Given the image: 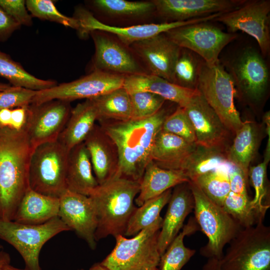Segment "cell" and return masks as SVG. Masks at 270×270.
<instances>
[{
	"mask_svg": "<svg viewBox=\"0 0 270 270\" xmlns=\"http://www.w3.org/2000/svg\"><path fill=\"white\" fill-rule=\"evenodd\" d=\"M168 115L160 109L144 119L100 122V126L116 144L118 153L117 175L140 182L148 164L156 135Z\"/></svg>",
	"mask_w": 270,
	"mask_h": 270,
	"instance_id": "6da1fadb",
	"label": "cell"
},
{
	"mask_svg": "<svg viewBox=\"0 0 270 270\" xmlns=\"http://www.w3.org/2000/svg\"><path fill=\"white\" fill-rule=\"evenodd\" d=\"M33 152L24 129L0 126V218L13 220L30 188L28 174Z\"/></svg>",
	"mask_w": 270,
	"mask_h": 270,
	"instance_id": "7a4b0ae2",
	"label": "cell"
},
{
	"mask_svg": "<svg viewBox=\"0 0 270 270\" xmlns=\"http://www.w3.org/2000/svg\"><path fill=\"white\" fill-rule=\"evenodd\" d=\"M140 182L116 174L98 184L90 194L97 218L96 241L111 235L124 236L128 222L136 208L134 204Z\"/></svg>",
	"mask_w": 270,
	"mask_h": 270,
	"instance_id": "3957f363",
	"label": "cell"
},
{
	"mask_svg": "<svg viewBox=\"0 0 270 270\" xmlns=\"http://www.w3.org/2000/svg\"><path fill=\"white\" fill-rule=\"evenodd\" d=\"M162 220L161 217L130 238L123 235L115 236L114 248L100 264L110 270H152L158 268L160 258L158 241Z\"/></svg>",
	"mask_w": 270,
	"mask_h": 270,
	"instance_id": "277c9868",
	"label": "cell"
},
{
	"mask_svg": "<svg viewBox=\"0 0 270 270\" xmlns=\"http://www.w3.org/2000/svg\"><path fill=\"white\" fill-rule=\"evenodd\" d=\"M194 200L195 220L208 238L202 254L220 260L224 246L234 237L240 226L224 208L208 198L192 182H189Z\"/></svg>",
	"mask_w": 270,
	"mask_h": 270,
	"instance_id": "5b68a950",
	"label": "cell"
},
{
	"mask_svg": "<svg viewBox=\"0 0 270 270\" xmlns=\"http://www.w3.org/2000/svg\"><path fill=\"white\" fill-rule=\"evenodd\" d=\"M220 260V270H270V228L263 224L241 228Z\"/></svg>",
	"mask_w": 270,
	"mask_h": 270,
	"instance_id": "8992f818",
	"label": "cell"
},
{
	"mask_svg": "<svg viewBox=\"0 0 270 270\" xmlns=\"http://www.w3.org/2000/svg\"><path fill=\"white\" fill-rule=\"evenodd\" d=\"M70 151L58 140L35 148L30 163V188L42 194L60 198L66 190V178Z\"/></svg>",
	"mask_w": 270,
	"mask_h": 270,
	"instance_id": "52a82bcc",
	"label": "cell"
},
{
	"mask_svg": "<svg viewBox=\"0 0 270 270\" xmlns=\"http://www.w3.org/2000/svg\"><path fill=\"white\" fill-rule=\"evenodd\" d=\"M196 89L228 130L235 135L244 122L234 104L236 90L233 80L220 62L212 66L202 62Z\"/></svg>",
	"mask_w": 270,
	"mask_h": 270,
	"instance_id": "ba28073f",
	"label": "cell"
},
{
	"mask_svg": "<svg viewBox=\"0 0 270 270\" xmlns=\"http://www.w3.org/2000/svg\"><path fill=\"white\" fill-rule=\"evenodd\" d=\"M71 230L56 216L40 224H27L0 218V239L20 253L26 270H41L39 256L43 246L56 234Z\"/></svg>",
	"mask_w": 270,
	"mask_h": 270,
	"instance_id": "9c48e42d",
	"label": "cell"
},
{
	"mask_svg": "<svg viewBox=\"0 0 270 270\" xmlns=\"http://www.w3.org/2000/svg\"><path fill=\"white\" fill-rule=\"evenodd\" d=\"M164 34L179 47L194 52L210 66L220 62L222 49L237 36L208 22L178 27Z\"/></svg>",
	"mask_w": 270,
	"mask_h": 270,
	"instance_id": "30bf717a",
	"label": "cell"
},
{
	"mask_svg": "<svg viewBox=\"0 0 270 270\" xmlns=\"http://www.w3.org/2000/svg\"><path fill=\"white\" fill-rule=\"evenodd\" d=\"M126 76L94 70L76 80L38 91L31 104L60 100L70 102L94 98L122 88Z\"/></svg>",
	"mask_w": 270,
	"mask_h": 270,
	"instance_id": "8fae6325",
	"label": "cell"
},
{
	"mask_svg": "<svg viewBox=\"0 0 270 270\" xmlns=\"http://www.w3.org/2000/svg\"><path fill=\"white\" fill-rule=\"evenodd\" d=\"M72 110L70 102L60 100L28 106L24 130L33 150L42 144L58 140Z\"/></svg>",
	"mask_w": 270,
	"mask_h": 270,
	"instance_id": "7c38bea8",
	"label": "cell"
},
{
	"mask_svg": "<svg viewBox=\"0 0 270 270\" xmlns=\"http://www.w3.org/2000/svg\"><path fill=\"white\" fill-rule=\"evenodd\" d=\"M225 66L235 88L242 96L254 103L263 99L270 76L266 62L258 52L247 48Z\"/></svg>",
	"mask_w": 270,
	"mask_h": 270,
	"instance_id": "4fadbf2b",
	"label": "cell"
},
{
	"mask_svg": "<svg viewBox=\"0 0 270 270\" xmlns=\"http://www.w3.org/2000/svg\"><path fill=\"white\" fill-rule=\"evenodd\" d=\"M269 0H246L241 6L220 15L214 20L224 24L230 33L242 31L257 41L263 56L270 50Z\"/></svg>",
	"mask_w": 270,
	"mask_h": 270,
	"instance_id": "5bb4252c",
	"label": "cell"
},
{
	"mask_svg": "<svg viewBox=\"0 0 270 270\" xmlns=\"http://www.w3.org/2000/svg\"><path fill=\"white\" fill-rule=\"evenodd\" d=\"M80 24V32L87 34L93 30L101 31L116 36L123 44L130 46L132 44L154 36L164 34L170 30L184 26L206 22L208 16L194 18L184 21L164 22L160 24H148L120 27L105 24L87 10L80 8L76 10V17Z\"/></svg>",
	"mask_w": 270,
	"mask_h": 270,
	"instance_id": "9a60e30c",
	"label": "cell"
},
{
	"mask_svg": "<svg viewBox=\"0 0 270 270\" xmlns=\"http://www.w3.org/2000/svg\"><path fill=\"white\" fill-rule=\"evenodd\" d=\"M59 198L58 216L71 230L85 240L92 249H94L98 222L90 198L66 189Z\"/></svg>",
	"mask_w": 270,
	"mask_h": 270,
	"instance_id": "2e32d148",
	"label": "cell"
},
{
	"mask_svg": "<svg viewBox=\"0 0 270 270\" xmlns=\"http://www.w3.org/2000/svg\"><path fill=\"white\" fill-rule=\"evenodd\" d=\"M184 108L192 122L196 144L226 148L231 132L198 90Z\"/></svg>",
	"mask_w": 270,
	"mask_h": 270,
	"instance_id": "e0dca14e",
	"label": "cell"
},
{
	"mask_svg": "<svg viewBox=\"0 0 270 270\" xmlns=\"http://www.w3.org/2000/svg\"><path fill=\"white\" fill-rule=\"evenodd\" d=\"M90 33L95 46V70L124 76L146 73L122 42L101 31L93 30Z\"/></svg>",
	"mask_w": 270,
	"mask_h": 270,
	"instance_id": "ac0fdd59",
	"label": "cell"
},
{
	"mask_svg": "<svg viewBox=\"0 0 270 270\" xmlns=\"http://www.w3.org/2000/svg\"><path fill=\"white\" fill-rule=\"evenodd\" d=\"M130 46L145 62L150 74L173 83L174 67L182 48L165 34L136 42Z\"/></svg>",
	"mask_w": 270,
	"mask_h": 270,
	"instance_id": "d6986e66",
	"label": "cell"
},
{
	"mask_svg": "<svg viewBox=\"0 0 270 270\" xmlns=\"http://www.w3.org/2000/svg\"><path fill=\"white\" fill-rule=\"evenodd\" d=\"M156 12L171 22L184 21L224 14L234 10L245 0H153Z\"/></svg>",
	"mask_w": 270,
	"mask_h": 270,
	"instance_id": "ffe728a7",
	"label": "cell"
},
{
	"mask_svg": "<svg viewBox=\"0 0 270 270\" xmlns=\"http://www.w3.org/2000/svg\"><path fill=\"white\" fill-rule=\"evenodd\" d=\"M84 143L89 153L98 184L117 174L119 166L117 147L100 125L95 124Z\"/></svg>",
	"mask_w": 270,
	"mask_h": 270,
	"instance_id": "44dd1931",
	"label": "cell"
},
{
	"mask_svg": "<svg viewBox=\"0 0 270 270\" xmlns=\"http://www.w3.org/2000/svg\"><path fill=\"white\" fill-rule=\"evenodd\" d=\"M160 230L158 246L160 256L178 234L184 222L194 208V200L189 182L174 186Z\"/></svg>",
	"mask_w": 270,
	"mask_h": 270,
	"instance_id": "7402d4cb",
	"label": "cell"
},
{
	"mask_svg": "<svg viewBox=\"0 0 270 270\" xmlns=\"http://www.w3.org/2000/svg\"><path fill=\"white\" fill-rule=\"evenodd\" d=\"M123 88L129 94L148 92L184 108L198 90L179 86L160 76L148 74L126 76Z\"/></svg>",
	"mask_w": 270,
	"mask_h": 270,
	"instance_id": "603a6c76",
	"label": "cell"
},
{
	"mask_svg": "<svg viewBox=\"0 0 270 270\" xmlns=\"http://www.w3.org/2000/svg\"><path fill=\"white\" fill-rule=\"evenodd\" d=\"M196 146V144L161 129L154 141L151 159L161 168L182 170Z\"/></svg>",
	"mask_w": 270,
	"mask_h": 270,
	"instance_id": "cb8c5ba5",
	"label": "cell"
},
{
	"mask_svg": "<svg viewBox=\"0 0 270 270\" xmlns=\"http://www.w3.org/2000/svg\"><path fill=\"white\" fill-rule=\"evenodd\" d=\"M66 189L89 196L98 185L93 174L89 153L84 142L70 151L66 178Z\"/></svg>",
	"mask_w": 270,
	"mask_h": 270,
	"instance_id": "d4e9b609",
	"label": "cell"
},
{
	"mask_svg": "<svg viewBox=\"0 0 270 270\" xmlns=\"http://www.w3.org/2000/svg\"><path fill=\"white\" fill-rule=\"evenodd\" d=\"M190 182L184 171L164 169L152 160L146 166L140 181V191L135 203L140 206L148 200L167 190Z\"/></svg>",
	"mask_w": 270,
	"mask_h": 270,
	"instance_id": "484cf974",
	"label": "cell"
},
{
	"mask_svg": "<svg viewBox=\"0 0 270 270\" xmlns=\"http://www.w3.org/2000/svg\"><path fill=\"white\" fill-rule=\"evenodd\" d=\"M59 208V198L42 194L30 188L21 200L13 220L27 224H42L58 216Z\"/></svg>",
	"mask_w": 270,
	"mask_h": 270,
	"instance_id": "4316f807",
	"label": "cell"
},
{
	"mask_svg": "<svg viewBox=\"0 0 270 270\" xmlns=\"http://www.w3.org/2000/svg\"><path fill=\"white\" fill-rule=\"evenodd\" d=\"M97 118L96 108L91 98L78 104L72 110L66 124L58 140L70 150L84 142Z\"/></svg>",
	"mask_w": 270,
	"mask_h": 270,
	"instance_id": "83f0119b",
	"label": "cell"
},
{
	"mask_svg": "<svg viewBox=\"0 0 270 270\" xmlns=\"http://www.w3.org/2000/svg\"><path fill=\"white\" fill-rule=\"evenodd\" d=\"M227 152L224 148H208L196 144L182 171L190 180L192 181L208 172L229 168L232 165L228 162Z\"/></svg>",
	"mask_w": 270,
	"mask_h": 270,
	"instance_id": "f1b7e54d",
	"label": "cell"
},
{
	"mask_svg": "<svg viewBox=\"0 0 270 270\" xmlns=\"http://www.w3.org/2000/svg\"><path fill=\"white\" fill-rule=\"evenodd\" d=\"M258 144V134L254 123L248 120L244 122L228 150V162L248 174L249 166L255 155Z\"/></svg>",
	"mask_w": 270,
	"mask_h": 270,
	"instance_id": "f546056e",
	"label": "cell"
},
{
	"mask_svg": "<svg viewBox=\"0 0 270 270\" xmlns=\"http://www.w3.org/2000/svg\"><path fill=\"white\" fill-rule=\"evenodd\" d=\"M91 99L96 108L99 122L131 120L130 94L123 87Z\"/></svg>",
	"mask_w": 270,
	"mask_h": 270,
	"instance_id": "4dcf8cb0",
	"label": "cell"
},
{
	"mask_svg": "<svg viewBox=\"0 0 270 270\" xmlns=\"http://www.w3.org/2000/svg\"><path fill=\"white\" fill-rule=\"evenodd\" d=\"M199 226L194 218H190L181 232L170 243L160 256L158 270H180L194 254L196 250L186 248L184 238L199 230Z\"/></svg>",
	"mask_w": 270,
	"mask_h": 270,
	"instance_id": "1f68e13d",
	"label": "cell"
},
{
	"mask_svg": "<svg viewBox=\"0 0 270 270\" xmlns=\"http://www.w3.org/2000/svg\"><path fill=\"white\" fill-rule=\"evenodd\" d=\"M0 76L6 79L14 86H20L40 91L56 86L54 80L38 78L24 70L18 62L0 51Z\"/></svg>",
	"mask_w": 270,
	"mask_h": 270,
	"instance_id": "d6a6232c",
	"label": "cell"
},
{
	"mask_svg": "<svg viewBox=\"0 0 270 270\" xmlns=\"http://www.w3.org/2000/svg\"><path fill=\"white\" fill-rule=\"evenodd\" d=\"M172 193V188L169 189L136 208L128 222L124 236H135L160 219V212L168 203Z\"/></svg>",
	"mask_w": 270,
	"mask_h": 270,
	"instance_id": "836d02e7",
	"label": "cell"
},
{
	"mask_svg": "<svg viewBox=\"0 0 270 270\" xmlns=\"http://www.w3.org/2000/svg\"><path fill=\"white\" fill-rule=\"evenodd\" d=\"M230 168L208 172L190 182L195 183L212 202L222 207L224 200L230 192L228 175Z\"/></svg>",
	"mask_w": 270,
	"mask_h": 270,
	"instance_id": "e575fe53",
	"label": "cell"
},
{
	"mask_svg": "<svg viewBox=\"0 0 270 270\" xmlns=\"http://www.w3.org/2000/svg\"><path fill=\"white\" fill-rule=\"evenodd\" d=\"M198 56L192 51L182 48L174 67V84L186 88L196 89L203 62Z\"/></svg>",
	"mask_w": 270,
	"mask_h": 270,
	"instance_id": "d590c367",
	"label": "cell"
},
{
	"mask_svg": "<svg viewBox=\"0 0 270 270\" xmlns=\"http://www.w3.org/2000/svg\"><path fill=\"white\" fill-rule=\"evenodd\" d=\"M93 4L100 12L113 16L140 17L156 12L155 6L152 0H95Z\"/></svg>",
	"mask_w": 270,
	"mask_h": 270,
	"instance_id": "8d00e7d4",
	"label": "cell"
},
{
	"mask_svg": "<svg viewBox=\"0 0 270 270\" xmlns=\"http://www.w3.org/2000/svg\"><path fill=\"white\" fill-rule=\"evenodd\" d=\"M248 196L230 192L222 208L230 215L242 228L252 226L259 221L254 210Z\"/></svg>",
	"mask_w": 270,
	"mask_h": 270,
	"instance_id": "74e56055",
	"label": "cell"
},
{
	"mask_svg": "<svg viewBox=\"0 0 270 270\" xmlns=\"http://www.w3.org/2000/svg\"><path fill=\"white\" fill-rule=\"evenodd\" d=\"M268 162L264 161L258 164L250 167L248 170L252 185L254 190V196L251 200V204L259 221H263L265 214L270 208L266 200V172Z\"/></svg>",
	"mask_w": 270,
	"mask_h": 270,
	"instance_id": "f35d334b",
	"label": "cell"
},
{
	"mask_svg": "<svg viewBox=\"0 0 270 270\" xmlns=\"http://www.w3.org/2000/svg\"><path fill=\"white\" fill-rule=\"evenodd\" d=\"M26 4L27 9L35 17L80 30L78 20L60 12L51 0H27Z\"/></svg>",
	"mask_w": 270,
	"mask_h": 270,
	"instance_id": "ab89813d",
	"label": "cell"
},
{
	"mask_svg": "<svg viewBox=\"0 0 270 270\" xmlns=\"http://www.w3.org/2000/svg\"><path fill=\"white\" fill-rule=\"evenodd\" d=\"M131 120L150 118L156 114L163 106L166 100L160 96L148 92H138L130 94Z\"/></svg>",
	"mask_w": 270,
	"mask_h": 270,
	"instance_id": "60d3db41",
	"label": "cell"
},
{
	"mask_svg": "<svg viewBox=\"0 0 270 270\" xmlns=\"http://www.w3.org/2000/svg\"><path fill=\"white\" fill-rule=\"evenodd\" d=\"M162 130L178 136L186 141L196 144L194 128L184 109L178 106L165 118Z\"/></svg>",
	"mask_w": 270,
	"mask_h": 270,
	"instance_id": "b9f144b4",
	"label": "cell"
},
{
	"mask_svg": "<svg viewBox=\"0 0 270 270\" xmlns=\"http://www.w3.org/2000/svg\"><path fill=\"white\" fill-rule=\"evenodd\" d=\"M37 92L22 87L10 86L0 92V110L28 106L31 104Z\"/></svg>",
	"mask_w": 270,
	"mask_h": 270,
	"instance_id": "7bdbcfd3",
	"label": "cell"
},
{
	"mask_svg": "<svg viewBox=\"0 0 270 270\" xmlns=\"http://www.w3.org/2000/svg\"><path fill=\"white\" fill-rule=\"evenodd\" d=\"M0 6L20 26L32 24V16L28 12L24 0H0Z\"/></svg>",
	"mask_w": 270,
	"mask_h": 270,
	"instance_id": "ee69618b",
	"label": "cell"
},
{
	"mask_svg": "<svg viewBox=\"0 0 270 270\" xmlns=\"http://www.w3.org/2000/svg\"><path fill=\"white\" fill-rule=\"evenodd\" d=\"M228 175L230 191L236 194L248 196L246 183L248 174L240 168L232 165L228 170Z\"/></svg>",
	"mask_w": 270,
	"mask_h": 270,
	"instance_id": "f6af8a7d",
	"label": "cell"
},
{
	"mask_svg": "<svg viewBox=\"0 0 270 270\" xmlns=\"http://www.w3.org/2000/svg\"><path fill=\"white\" fill-rule=\"evenodd\" d=\"M20 26L0 6V41L6 40Z\"/></svg>",
	"mask_w": 270,
	"mask_h": 270,
	"instance_id": "bcb514c9",
	"label": "cell"
},
{
	"mask_svg": "<svg viewBox=\"0 0 270 270\" xmlns=\"http://www.w3.org/2000/svg\"><path fill=\"white\" fill-rule=\"evenodd\" d=\"M28 106L11 109L10 128L16 130L24 129L27 122Z\"/></svg>",
	"mask_w": 270,
	"mask_h": 270,
	"instance_id": "7dc6e473",
	"label": "cell"
},
{
	"mask_svg": "<svg viewBox=\"0 0 270 270\" xmlns=\"http://www.w3.org/2000/svg\"><path fill=\"white\" fill-rule=\"evenodd\" d=\"M11 109L0 110V126L10 127V124Z\"/></svg>",
	"mask_w": 270,
	"mask_h": 270,
	"instance_id": "c3c4849f",
	"label": "cell"
},
{
	"mask_svg": "<svg viewBox=\"0 0 270 270\" xmlns=\"http://www.w3.org/2000/svg\"><path fill=\"white\" fill-rule=\"evenodd\" d=\"M264 122L266 124V131L268 136V139L266 149L264 156H270V111L266 112L264 116Z\"/></svg>",
	"mask_w": 270,
	"mask_h": 270,
	"instance_id": "681fc988",
	"label": "cell"
},
{
	"mask_svg": "<svg viewBox=\"0 0 270 270\" xmlns=\"http://www.w3.org/2000/svg\"><path fill=\"white\" fill-rule=\"evenodd\" d=\"M202 270H220V260L214 258H208Z\"/></svg>",
	"mask_w": 270,
	"mask_h": 270,
	"instance_id": "f907efd6",
	"label": "cell"
},
{
	"mask_svg": "<svg viewBox=\"0 0 270 270\" xmlns=\"http://www.w3.org/2000/svg\"><path fill=\"white\" fill-rule=\"evenodd\" d=\"M10 255L3 250H0V270H4V268L10 264Z\"/></svg>",
	"mask_w": 270,
	"mask_h": 270,
	"instance_id": "816d5d0a",
	"label": "cell"
},
{
	"mask_svg": "<svg viewBox=\"0 0 270 270\" xmlns=\"http://www.w3.org/2000/svg\"><path fill=\"white\" fill-rule=\"evenodd\" d=\"M90 270H110L100 263H96L93 264Z\"/></svg>",
	"mask_w": 270,
	"mask_h": 270,
	"instance_id": "f5cc1de1",
	"label": "cell"
},
{
	"mask_svg": "<svg viewBox=\"0 0 270 270\" xmlns=\"http://www.w3.org/2000/svg\"><path fill=\"white\" fill-rule=\"evenodd\" d=\"M4 270H26L25 268L24 269H20L18 268H15L10 264H8L6 266Z\"/></svg>",
	"mask_w": 270,
	"mask_h": 270,
	"instance_id": "db71d44e",
	"label": "cell"
},
{
	"mask_svg": "<svg viewBox=\"0 0 270 270\" xmlns=\"http://www.w3.org/2000/svg\"><path fill=\"white\" fill-rule=\"evenodd\" d=\"M10 86L8 84L0 82V92L8 88Z\"/></svg>",
	"mask_w": 270,
	"mask_h": 270,
	"instance_id": "11a10c76",
	"label": "cell"
},
{
	"mask_svg": "<svg viewBox=\"0 0 270 270\" xmlns=\"http://www.w3.org/2000/svg\"><path fill=\"white\" fill-rule=\"evenodd\" d=\"M2 246L1 244H0V250H2Z\"/></svg>",
	"mask_w": 270,
	"mask_h": 270,
	"instance_id": "9f6ffc18",
	"label": "cell"
},
{
	"mask_svg": "<svg viewBox=\"0 0 270 270\" xmlns=\"http://www.w3.org/2000/svg\"><path fill=\"white\" fill-rule=\"evenodd\" d=\"M152 270H158V268H154V269H153Z\"/></svg>",
	"mask_w": 270,
	"mask_h": 270,
	"instance_id": "6f0895ef",
	"label": "cell"
},
{
	"mask_svg": "<svg viewBox=\"0 0 270 270\" xmlns=\"http://www.w3.org/2000/svg\"></svg>",
	"mask_w": 270,
	"mask_h": 270,
	"instance_id": "680465c9",
	"label": "cell"
}]
</instances>
